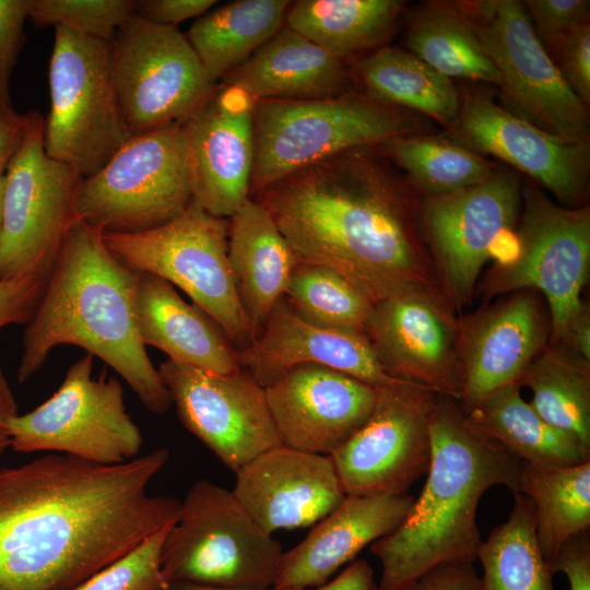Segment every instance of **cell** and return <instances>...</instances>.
Masks as SVG:
<instances>
[{"label": "cell", "instance_id": "5bb4252c", "mask_svg": "<svg viewBox=\"0 0 590 590\" xmlns=\"http://www.w3.org/2000/svg\"><path fill=\"white\" fill-rule=\"evenodd\" d=\"M496 68L508 110L535 127L573 141H588L587 106L569 87L519 1L459 4Z\"/></svg>", "mask_w": 590, "mask_h": 590}, {"label": "cell", "instance_id": "4dcf8cb0", "mask_svg": "<svg viewBox=\"0 0 590 590\" xmlns=\"http://www.w3.org/2000/svg\"><path fill=\"white\" fill-rule=\"evenodd\" d=\"M367 96L425 114L451 127L459 113L460 96L451 79L408 50L381 47L357 62Z\"/></svg>", "mask_w": 590, "mask_h": 590}, {"label": "cell", "instance_id": "30bf717a", "mask_svg": "<svg viewBox=\"0 0 590 590\" xmlns=\"http://www.w3.org/2000/svg\"><path fill=\"white\" fill-rule=\"evenodd\" d=\"M49 88L45 151L90 177L131 138L111 74L109 42L55 27Z\"/></svg>", "mask_w": 590, "mask_h": 590}, {"label": "cell", "instance_id": "3957f363", "mask_svg": "<svg viewBox=\"0 0 590 590\" xmlns=\"http://www.w3.org/2000/svg\"><path fill=\"white\" fill-rule=\"evenodd\" d=\"M140 271L108 250L103 233L80 220L69 229L22 340L17 379L24 382L62 344L101 358L153 413L173 405L138 324Z\"/></svg>", "mask_w": 590, "mask_h": 590}, {"label": "cell", "instance_id": "7a4b0ae2", "mask_svg": "<svg viewBox=\"0 0 590 590\" xmlns=\"http://www.w3.org/2000/svg\"><path fill=\"white\" fill-rule=\"evenodd\" d=\"M255 196L298 262L338 271L374 304L440 291L420 226L422 197L373 148L302 168Z\"/></svg>", "mask_w": 590, "mask_h": 590}, {"label": "cell", "instance_id": "2e32d148", "mask_svg": "<svg viewBox=\"0 0 590 590\" xmlns=\"http://www.w3.org/2000/svg\"><path fill=\"white\" fill-rule=\"evenodd\" d=\"M436 398L437 393L401 380L377 387L366 423L330 456L345 495L408 494L427 473L429 415Z\"/></svg>", "mask_w": 590, "mask_h": 590}, {"label": "cell", "instance_id": "e0dca14e", "mask_svg": "<svg viewBox=\"0 0 590 590\" xmlns=\"http://www.w3.org/2000/svg\"><path fill=\"white\" fill-rule=\"evenodd\" d=\"M157 370L181 424L233 472L282 445L264 387L244 369L217 374L167 358Z\"/></svg>", "mask_w": 590, "mask_h": 590}, {"label": "cell", "instance_id": "f5cc1de1", "mask_svg": "<svg viewBox=\"0 0 590 590\" xmlns=\"http://www.w3.org/2000/svg\"><path fill=\"white\" fill-rule=\"evenodd\" d=\"M10 448V437L7 429L0 430V457Z\"/></svg>", "mask_w": 590, "mask_h": 590}, {"label": "cell", "instance_id": "1f68e13d", "mask_svg": "<svg viewBox=\"0 0 590 590\" xmlns=\"http://www.w3.org/2000/svg\"><path fill=\"white\" fill-rule=\"evenodd\" d=\"M399 0H299L285 23L340 59L381 44L392 32Z\"/></svg>", "mask_w": 590, "mask_h": 590}, {"label": "cell", "instance_id": "44dd1931", "mask_svg": "<svg viewBox=\"0 0 590 590\" xmlns=\"http://www.w3.org/2000/svg\"><path fill=\"white\" fill-rule=\"evenodd\" d=\"M284 446L331 456L368 420L377 388L342 371L300 364L264 387Z\"/></svg>", "mask_w": 590, "mask_h": 590}, {"label": "cell", "instance_id": "836d02e7", "mask_svg": "<svg viewBox=\"0 0 590 590\" xmlns=\"http://www.w3.org/2000/svg\"><path fill=\"white\" fill-rule=\"evenodd\" d=\"M520 493L533 505L536 541L550 566L565 542L589 531L590 461L553 469L523 463Z\"/></svg>", "mask_w": 590, "mask_h": 590}, {"label": "cell", "instance_id": "f546056e", "mask_svg": "<svg viewBox=\"0 0 590 590\" xmlns=\"http://www.w3.org/2000/svg\"><path fill=\"white\" fill-rule=\"evenodd\" d=\"M467 415L528 465L553 469L590 461V449L545 422L523 400L517 384L492 393Z\"/></svg>", "mask_w": 590, "mask_h": 590}, {"label": "cell", "instance_id": "b9f144b4", "mask_svg": "<svg viewBox=\"0 0 590 590\" xmlns=\"http://www.w3.org/2000/svg\"><path fill=\"white\" fill-rule=\"evenodd\" d=\"M33 0H0V103L12 106L10 81L25 40Z\"/></svg>", "mask_w": 590, "mask_h": 590}, {"label": "cell", "instance_id": "ffe728a7", "mask_svg": "<svg viewBox=\"0 0 590 590\" xmlns=\"http://www.w3.org/2000/svg\"><path fill=\"white\" fill-rule=\"evenodd\" d=\"M550 339L548 308L533 290L506 294L460 317L462 410L467 413L500 388L517 384Z\"/></svg>", "mask_w": 590, "mask_h": 590}, {"label": "cell", "instance_id": "52a82bcc", "mask_svg": "<svg viewBox=\"0 0 590 590\" xmlns=\"http://www.w3.org/2000/svg\"><path fill=\"white\" fill-rule=\"evenodd\" d=\"M282 553L232 489L198 480L165 535L161 568L168 583L264 590L273 588Z\"/></svg>", "mask_w": 590, "mask_h": 590}, {"label": "cell", "instance_id": "c3c4849f", "mask_svg": "<svg viewBox=\"0 0 590 590\" xmlns=\"http://www.w3.org/2000/svg\"><path fill=\"white\" fill-rule=\"evenodd\" d=\"M26 114L20 115L13 106L0 103V176L19 149L26 129Z\"/></svg>", "mask_w": 590, "mask_h": 590}, {"label": "cell", "instance_id": "8d00e7d4", "mask_svg": "<svg viewBox=\"0 0 590 590\" xmlns=\"http://www.w3.org/2000/svg\"><path fill=\"white\" fill-rule=\"evenodd\" d=\"M387 156L403 169L422 197L453 193L486 180L493 165L453 140L418 134L381 144Z\"/></svg>", "mask_w": 590, "mask_h": 590}, {"label": "cell", "instance_id": "bcb514c9", "mask_svg": "<svg viewBox=\"0 0 590 590\" xmlns=\"http://www.w3.org/2000/svg\"><path fill=\"white\" fill-rule=\"evenodd\" d=\"M589 531L569 539L563 544L550 564L553 574L563 573L569 590H590V538Z\"/></svg>", "mask_w": 590, "mask_h": 590}, {"label": "cell", "instance_id": "8992f818", "mask_svg": "<svg viewBox=\"0 0 590 590\" xmlns=\"http://www.w3.org/2000/svg\"><path fill=\"white\" fill-rule=\"evenodd\" d=\"M515 233L516 249L486 270L474 296L487 303L521 290L536 291L548 308L550 343L563 344L589 307L581 293L590 275V208L563 206L528 187Z\"/></svg>", "mask_w": 590, "mask_h": 590}, {"label": "cell", "instance_id": "e575fe53", "mask_svg": "<svg viewBox=\"0 0 590 590\" xmlns=\"http://www.w3.org/2000/svg\"><path fill=\"white\" fill-rule=\"evenodd\" d=\"M405 40L411 54L449 79L500 84L496 68L458 3H430L420 10L409 24Z\"/></svg>", "mask_w": 590, "mask_h": 590}, {"label": "cell", "instance_id": "484cf974", "mask_svg": "<svg viewBox=\"0 0 590 590\" xmlns=\"http://www.w3.org/2000/svg\"><path fill=\"white\" fill-rule=\"evenodd\" d=\"M137 304L139 332L145 346L211 373L240 369L238 349L223 329L200 307L185 302L166 280L140 272Z\"/></svg>", "mask_w": 590, "mask_h": 590}, {"label": "cell", "instance_id": "9c48e42d", "mask_svg": "<svg viewBox=\"0 0 590 590\" xmlns=\"http://www.w3.org/2000/svg\"><path fill=\"white\" fill-rule=\"evenodd\" d=\"M193 201L190 152L181 126L131 137L83 178L75 215L107 233H137L180 215Z\"/></svg>", "mask_w": 590, "mask_h": 590}, {"label": "cell", "instance_id": "7402d4cb", "mask_svg": "<svg viewBox=\"0 0 590 590\" xmlns=\"http://www.w3.org/2000/svg\"><path fill=\"white\" fill-rule=\"evenodd\" d=\"M255 104L244 88L222 84L181 126L192 164L193 201L214 216L229 219L250 198Z\"/></svg>", "mask_w": 590, "mask_h": 590}, {"label": "cell", "instance_id": "f907efd6", "mask_svg": "<svg viewBox=\"0 0 590 590\" xmlns=\"http://www.w3.org/2000/svg\"><path fill=\"white\" fill-rule=\"evenodd\" d=\"M19 415V408L10 385L0 369V430L7 429L8 423Z\"/></svg>", "mask_w": 590, "mask_h": 590}, {"label": "cell", "instance_id": "6da1fadb", "mask_svg": "<svg viewBox=\"0 0 590 590\" xmlns=\"http://www.w3.org/2000/svg\"><path fill=\"white\" fill-rule=\"evenodd\" d=\"M168 459L46 452L0 468V590H69L173 523L180 500L148 491Z\"/></svg>", "mask_w": 590, "mask_h": 590}, {"label": "cell", "instance_id": "d590c367", "mask_svg": "<svg viewBox=\"0 0 590 590\" xmlns=\"http://www.w3.org/2000/svg\"><path fill=\"white\" fill-rule=\"evenodd\" d=\"M514 494L508 519L482 541L476 558L483 567V590H554L553 573L535 534V515L528 496Z\"/></svg>", "mask_w": 590, "mask_h": 590}, {"label": "cell", "instance_id": "8fae6325", "mask_svg": "<svg viewBox=\"0 0 590 590\" xmlns=\"http://www.w3.org/2000/svg\"><path fill=\"white\" fill-rule=\"evenodd\" d=\"M26 117L23 140L4 173L0 280L48 279L78 220L75 200L83 178L47 155L42 115L30 110Z\"/></svg>", "mask_w": 590, "mask_h": 590}, {"label": "cell", "instance_id": "ac0fdd59", "mask_svg": "<svg viewBox=\"0 0 590 590\" xmlns=\"http://www.w3.org/2000/svg\"><path fill=\"white\" fill-rule=\"evenodd\" d=\"M365 333L390 377L460 400V317L440 291H410L376 303Z\"/></svg>", "mask_w": 590, "mask_h": 590}, {"label": "cell", "instance_id": "603a6c76", "mask_svg": "<svg viewBox=\"0 0 590 590\" xmlns=\"http://www.w3.org/2000/svg\"><path fill=\"white\" fill-rule=\"evenodd\" d=\"M235 474V497L270 534L314 526L346 496L330 456L284 445L263 451Z\"/></svg>", "mask_w": 590, "mask_h": 590}, {"label": "cell", "instance_id": "816d5d0a", "mask_svg": "<svg viewBox=\"0 0 590 590\" xmlns=\"http://www.w3.org/2000/svg\"><path fill=\"white\" fill-rule=\"evenodd\" d=\"M166 590H251V589H234V588H221V587H211L203 586L191 582H172L168 583ZM264 590H279V589H264Z\"/></svg>", "mask_w": 590, "mask_h": 590}, {"label": "cell", "instance_id": "4316f807", "mask_svg": "<svg viewBox=\"0 0 590 590\" xmlns=\"http://www.w3.org/2000/svg\"><path fill=\"white\" fill-rule=\"evenodd\" d=\"M259 99H316L349 93L343 60L282 26L223 79Z\"/></svg>", "mask_w": 590, "mask_h": 590}, {"label": "cell", "instance_id": "f35d334b", "mask_svg": "<svg viewBox=\"0 0 590 590\" xmlns=\"http://www.w3.org/2000/svg\"><path fill=\"white\" fill-rule=\"evenodd\" d=\"M133 0H33L30 19L37 27L52 25L110 42L135 12Z\"/></svg>", "mask_w": 590, "mask_h": 590}, {"label": "cell", "instance_id": "d6a6232c", "mask_svg": "<svg viewBox=\"0 0 590 590\" xmlns=\"http://www.w3.org/2000/svg\"><path fill=\"white\" fill-rule=\"evenodd\" d=\"M529 401L550 425L590 449V362L562 344L548 343L519 378Z\"/></svg>", "mask_w": 590, "mask_h": 590}, {"label": "cell", "instance_id": "f1b7e54d", "mask_svg": "<svg viewBox=\"0 0 590 590\" xmlns=\"http://www.w3.org/2000/svg\"><path fill=\"white\" fill-rule=\"evenodd\" d=\"M290 3L237 0L199 16L186 37L208 80L215 85L264 45L282 27Z\"/></svg>", "mask_w": 590, "mask_h": 590}, {"label": "cell", "instance_id": "60d3db41", "mask_svg": "<svg viewBox=\"0 0 590 590\" xmlns=\"http://www.w3.org/2000/svg\"><path fill=\"white\" fill-rule=\"evenodd\" d=\"M550 57L580 101L590 103V24L577 25L546 42Z\"/></svg>", "mask_w": 590, "mask_h": 590}, {"label": "cell", "instance_id": "ab89813d", "mask_svg": "<svg viewBox=\"0 0 590 590\" xmlns=\"http://www.w3.org/2000/svg\"><path fill=\"white\" fill-rule=\"evenodd\" d=\"M172 524L69 590H166L168 582L162 574L161 552Z\"/></svg>", "mask_w": 590, "mask_h": 590}, {"label": "cell", "instance_id": "681fc988", "mask_svg": "<svg viewBox=\"0 0 590 590\" xmlns=\"http://www.w3.org/2000/svg\"><path fill=\"white\" fill-rule=\"evenodd\" d=\"M317 590H379L368 562L358 559Z\"/></svg>", "mask_w": 590, "mask_h": 590}, {"label": "cell", "instance_id": "db71d44e", "mask_svg": "<svg viewBox=\"0 0 590 590\" xmlns=\"http://www.w3.org/2000/svg\"><path fill=\"white\" fill-rule=\"evenodd\" d=\"M4 185V175L0 176V246H1V228H2V193Z\"/></svg>", "mask_w": 590, "mask_h": 590}, {"label": "cell", "instance_id": "f6af8a7d", "mask_svg": "<svg viewBox=\"0 0 590 590\" xmlns=\"http://www.w3.org/2000/svg\"><path fill=\"white\" fill-rule=\"evenodd\" d=\"M394 590H483L473 562L436 566L415 580Z\"/></svg>", "mask_w": 590, "mask_h": 590}, {"label": "cell", "instance_id": "9a60e30c", "mask_svg": "<svg viewBox=\"0 0 590 590\" xmlns=\"http://www.w3.org/2000/svg\"><path fill=\"white\" fill-rule=\"evenodd\" d=\"M522 205L519 177L497 172L463 190L422 197L420 226L439 288L456 312L470 305L498 240L516 229Z\"/></svg>", "mask_w": 590, "mask_h": 590}, {"label": "cell", "instance_id": "5b68a950", "mask_svg": "<svg viewBox=\"0 0 590 590\" xmlns=\"http://www.w3.org/2000/svg\"><path fill=\"white\" fill-rule=\"evenodd\" d=\"M420 130L409 114L362 94L256 101L250 196L346 151L380 146Z\"/></svg>", "mask_w": 590, "mask_h": 590}, {"label": "cell", "instance_id": "277c9868", "mask_svg": "<svg viewBox=\"0 0 590 590\" xmlns=\"http://www.w3.org/2000/svg\"><path fill=\"white\" fill-rule=\"evenodd\" d=\"M429 434L421 495L394 531L370 544L381 564L379 590L398 589L442 564L474 562L483 494L495 485L521 488L523 461L477 427L457 400L437 394Z\"/></svg>", "mask_w": 590, "mask_h": 590}, {"label": "cell", "instance_id": "d4e9b609", "mask_svg": "<svg viewBox=\"0 0 590 590\" xmlns=\"http://www.w3.org/2000/svg\"><path fill=\"white\" fill-rule=\"evenodd\" d=\"M414 499L410 494L346 495L302 542L282 553L273 588L306 590L326 583L366 545L394 531Z\"/></svg>", "mask_w": 590, "mask_h": 590}, {"label": "cell", "instance_id": "ee69618b", "mask_svg": "<svg viewBox=\"0 0 590 590\" xmlns=\"http://www.w3.org/2000/svg\"><path fill=\"white\" fill-rule=\"evenodd\" d=\"M46 283L47 279L32 275L0 280V328L10 323H27Z\"/></svg>", "mask_w": 590, "mask_h": 590}, {"label": "cell", "instance_id": "d6986e66", "mask_svg": "<svg viewBox=\"0 0 590 590\" xmlns=\"http://www.w3.org/2000/svg\"><path fill=\"white\" fill-rule=\"evenodd\" d=\"M450 138L474 152L500 158L550 190L560 202L585 197L589 176L588 141L542 130L497 105L482 92H465Z\"/></svg>", "mask_w": 590, "mask_h": 590}, {"label": "cell", "instance_id": "7c38bea8", "mask_svg": "<svg viewBox=\"0 0 590 590\" xmlns=\"http://www.w3.org/2000/svg\"><path fill=\"white\" fill-rule=\"evenodd\" d=\"M14 451L59 452L99 464L137 458L143 437L127 412L123 389L115 377H93V356L85 354L40 405L7 425Z\"/></svg>", "mask_w": 590, "mask_h": 590}, {"label": "cell", "instance_id": "7dc6e473", "mask_svg": "<svg viewBox=\"0 0 590 590\" xmlns=\"http://www.w3.org/2000/svg\"><path fill=\"white\" fill-rule=\"evenodd\" d=\"M215 3V0L137 1L134 14L156 24L177 26L185 20L203 15Z\"/></svg>", "mask_w": 590, "mask_h": 590}, {"label": "cell", "instance_id": "74e56055", "mask_svg": "<svg viewBox=\"0 0 590 590\" xmlns=\"http://www.w3.org/2000/svg\"><path fill=\"white\" fill-rule=\"evenodd\" d=\"M284 296L315 324L363 332L375 305L338 271L306 262L294 267Z\"/></svg>", "mask_w": 590, "mask_h": 590}, {"label": "cell", "instance_id": "7bdbcfd3", "mask_svg": "<svg viewBox=\"0 0 590 590\" xmlns=\"http://www.w3.org/2000/svg\"><path fill=\"white\" fill-rule=\"evenodd\" d=\"M521 3L545 42L589 22V0H526Z\"/></svg>", "mask_w": 590, "mask_h": 590}, {"label": "cell", "instance_id": "ba28073f", "mask_svg": "<svg viewBox=\"0 0 590 590\" xmlns=\"http://www.w3.org/2000/svg\"><path fill=\"white\" fill-rule=\"evenodd\" d=\"M228 219L192 201L172 221L137 233H107L108 250L125 266L181 288L240 349L253 340L228 262Z\"/></svg>", "mask_w": 590, "mask_h": 590}, {"label": "cell", "instance_id": "83f0119b", "mask_svg": "<svg viewBox=\"0 0 590 590\" xmlns=\"http://www.w3.org/2000/svg\"><path fill=\"white\" fill-rule=\"evenodd\" d=\"M228 222V262L256 338L298 261L270 212L256 199H247Z\"/></svg>", "mask_w": 590, "mask_h": 590}, {"label": "cell", "instance_id": "4fadbf2b", "mask_svg": "<svg viewBox=\"0 0 590 590\" xmlns=\"http://www.w3.org/2000/svg\"><path fill=\"white\" fill-rule=\"evenodd\" d=\"M109 44L111 74L131 137L182 126L215 90L177 26L132 14Z\"/></svg>", "mask_w": 590, "mask_h": 590}, {"label": "cell", "instance_id": "cb8c5ba5", "mask_svg": "<svg viewBox=\"0 0 590 590\" xmlns=\"http://www.w3.org/2000/svg\"><path fill=\"white\" fill-rule=\"evenodd\" d=\"M237 354L240 368L262 387L300 364L326 366L376 388L399 381L385 371L365 332L315 324L284 295L260 333Z\"/></svg>", "mask_w": 590, "mask_h": 590}]
</instances>
